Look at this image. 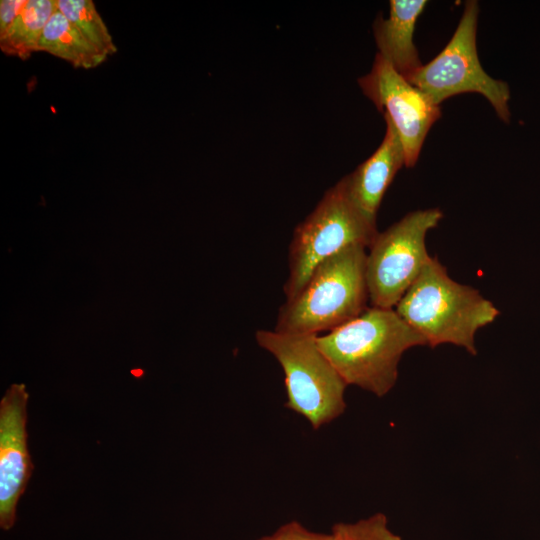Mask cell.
Instances as JSON below:
<instances>
[{"label":"cell","mask_w":540,"mask_h":540,"mask_svg":"<svg viewBox=\"0 0 540 540\" xmlns=\"http://www.w3.org/2000/svg\"><path fill=\"white\" fill-rule=\"evenodd\" d=\"M255 339L283 370L286 408L303 416L314 430L344 413L347 384L319 348L316 335L260 329Z\"/></svg>","instance_id":"cell-4"},{"label":"cell","mask_w":540,"mask_h":540,"mask_svg":"<svg viewBox=\"0 0 540 540\" xmlns=\"http://www.w3.org/2000/svg\"><path fill=\"white\" fill-rule=\"evenodd\" d=\"M37 52L49 53L76 68L84 69L96 68L108 57L90 43L58 9L44 28Z\"/></svg>","instance_id":"cell-12"},{"label":"cell","mask_w":540,"mask_h":540,"mask_svg":"<svg viewBox=\"0 0 540 540\" xmlns=\"http://www.w3.org/2000/svg\"><path fill=\"white\" fill-rule=\"evenodd\" d=\"M366 258V248L354 245L318 265L280 307L274 330L318 336L359 316L369 302Z\"/></svg>","instance_id":"cell-3"},{"label":"cell","mask_w":540,"mask_h":540,"mask_svg":"<svg viewBox=\"0 0 540 540\" xmlns=\"http://www.w3.org/2000/svg\"><path fill=\"white\" fill-rule=\"evenodd\" d=\"M384 120L385 135L376 151L342 178L353 202L373 219H376L383 196L396 173L405 165L400 137L391 121L386 117Z\"/></svg>","instance_id":"cell-10"},{"label":"cell","mask_w":540,"mask_h":540,"mask_svg":"<svg viewBox=\"0 0 540 540\" xmlns=\"http://www.w3.org/2000/svg\"><path fill=\"white\" fill-rule=\"evenodd\" d=\"M358 84L376 108L394 125L405 153V166H415L425 138L441 117V109L399 74L379 53Z\"/></svg>","instance_id":"cell-8"},{"label":"cell","mask_w":540,"mask_h":540,"mask_svg":"<svg viewBox=\"0 0 540 540\" xmlns=\"http://www.w3.org/2000/svg\"><path fill=\"white\" fill-rule=\"evenodd\" d=\"M22 383L12 384L0 401V527L9 530L16 506L33 471L27 445V402Z\"/></svg>","instance_id":"cell-9"},{"label":"cell","mask_w":540,"mask_h":540,"mask_svg":"<svg viewBox=\"0 0 540 540\" xmlns=\"http://www.w3.org/2000/svg\"><path fill=\"white\" fill-rule=\"evenodd\" d=\"M55 0H28L26 7L0 35V49L22 60L37 52L40 38L50 17L56 11Z\"/></svg>","instance_id":"cell-13"},{"label":"cell","mask_w":540,"mask_h":540,"mask_svg":"<svg viewBox=\"0 0 540 540\" xmlns=\"http://www.w3.org/2000/svg\"><path fill=\"white\" fill-rule=\"evenodd\" d=\"M443 218L439 208L406 214L377 234L366 258L369 302L373 307L395 308L431 258L426 235Z\"/></svg>","instance_id":"cell-7"},{"label":"cell","mask_w":540,"mask_h":540,"mask_svg":"<svg viewBox=\"0 0 540 540\" xmlns=\"http://www.w3.org/2000/svg\"><path fill=\"white\" fill-rule=\"evenodd\" d=\"M377 234L376 219L364 213L348 195L343 180L338 181L294 230L284 284L286 300L303 288L322 262L350 246L369 248Z\"/></svg>","instance_id":"cell-5"},{"label":"cell","mask_w":540,"mask_h":540,"mask_svg":"<svg viewBox=\"0 0 540 540\" xmlns=\"http://www.w3.org/2000/svg\"><path fill=\"white\" fill-rule=\"evenodd\" d=\"M258 540H333L331 533H317L307 529L296 520H292L280 526L270 535H265Z\"/></svg>","instance_id":"cell-16"},{"label":"cell","mask_w":540,"mask_h":540,"mask_svg":"<svg viewBox=\"0 0 540 540\" xmlns=\"http://www.w3.org/2000/svg\"><path fill=\"white\" fill-rule=\"evenodd\" d=\"M317 344L348 385L377 397L389 393L398 378L402 355L426 345L394 308L367 307L342 326L317 336Z\"/></svg>","instance_id":"cell-1"},{"label":"cell","mask_w":540,"mask_h":540,"mask_svg":"<svg viewBox=\"0 0 540 540\" xmlns=\"http://www.w3.org/2000/svg\"><path fill=\"white\" fill-rule=\"evenodd\" d=\"M330 533L333 540H402L389 528L388 519L381 512L352 523H336Z\"/></svg>","instance_id":"cell-15"},{"label":"cell","mask_w":540,"mask_h":540,"mask_svg":"<svg viewBox=\"0 0 540 540\" xmlns=\"http://www.w3.org/2000/svg\"><path fill=\"white\" fill-rule=\"evenodd\" d=\"M426 345L453 344L477 354L476 332L500 314L480 292L454 281L436 257H431L418 278L394 308Z\"/></svg>","instance_id":"cell-2"},{"label":"cell","mask_w":540,"mask_h":540,"mask_svg":"<svg viewBox=\"0 0 540 540\" xmlns=\"http://www.w3.org/2000/svg\"><path fill=\"white\" fill-rule=\"evenodd\" d=\"M478 16V2L466 1L450 41L435 58L422 65L407 80L439 106L454 95L481 94L490 102L498 117L509 123V86L488 75L479 61L476 47Z\"/></svg>","instance_id":"cell-6"},{"label":"cell","mask_w":540,"mask_h":540,"mask_svg":"<svg viewBox=\"0 0 540 540\" xmlns=\"http://www.w3.org/2000/svg\"><path fill=\"white\" fill-rule=\"evenodd\" d=\"M426 5L425 0H391L388 18L378 17L373 24L378 53L406 79L423 65L413 35Z\"/></svg>","instance_id":"cell-11"},{"label":"cell","mask_w":540,"mask_h":540,"mask_svg":"<svg viewBox=\"0 0 540 540\" xmlns=\"http://www.w3.org/2000/svg\"><path fill=\"white\" fill-rule=\"evenodd\" d=\"M27 3L28 0H2L0 2V35L9 28Z\"/></svg>","instance_id":"cell-17"},{"label":"cell","mask_w":540,"mask_h":540,"mask_svg":"<svg viewBox=\"0 0 540 540\" xmlns=\"http://www.w3.org/2000/svg\"><path fill=\"white\" fill-rule=\"evenodd\" d=\"M57 9L106 56L117 52L112 35L91 0H55Z\"/></svg>","instance_id":"cell-14"}]
</instances>
